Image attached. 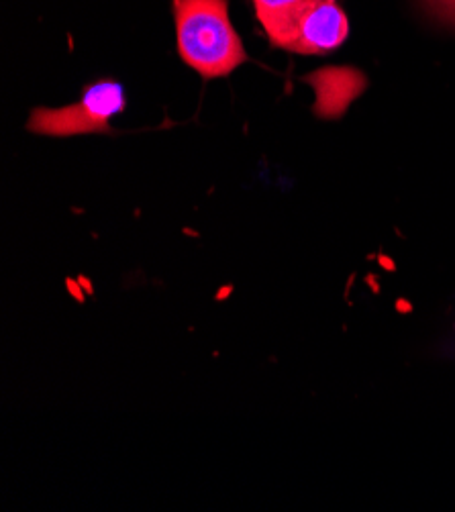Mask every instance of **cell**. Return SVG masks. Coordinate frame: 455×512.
Masks as SVG:
<instances>
[{"mask_svg": "<svg viewBox=\"0 0 455 512\" xmlns=\"http://www.w3.org/2000/svg\"><path fill=\"white\" fill-rule=\"evenodd\" d=\"M180 58L202 78H223L247 62L227 0H174Z\"/></svg>", "mask_w": 455, "mask_h": 512, "instance_id": "1", "label": "cell"}, {"mask_svg": "<svg viewBox=\"0 0 455 512\" xmlns=\"http://www.w3.org/2000/svg\"><path fill=\"white\" fill-rule=\"evenodd\" d=\"M272 45L305 56H323L343 45L349 23L337 0H298V3L258 13Z\"/></svg>", "mask_w": 455, "mask_h": 512, "instance_id": "2", "label": "cell"}, {"mask_svg": "<svg viewBox=\"0 0 455 512\" xmlns=\"http://www.w3.org/2000/svg\"><path fill=\"white\" fill-rule=\"evenodd\" d=\"M127 109V94L119 80L103 78L84 86L80 100L62 109H33L27 129L45 137L113 135L111 121Z\"/></svg>", "mask_w": 455, "mask_h": 512, "instance_id": "3", "label": "cell"}, {"mask_svg": "<svg viewBox=\"0 0 455 512\" xmlns=\"http://www.w3.org/2000/svg\"><path fill=\"white\" fill-rule=\"evenodd\" d=\"M423 3L437 19L455 27V0H423Z\"/></svg>", "mask_w": 455, "mask_h": 512, "instance_id": "4", "label": "cell"}, {"mask_svg": "<svg viewBox=\"0 0 455 512\" xmlns=\"http://www.w3.org/2000/svg\"><path fill=\"white\" fill-rule=\"evenodd\" d=\"M298 3V0H254L256 5V13H266V11H278V9H286L290 5Z\"/></svg>", "mask_w": 455, "mask_h": 512, "instance_id": "5", "label": "cell"}]
</instances>
